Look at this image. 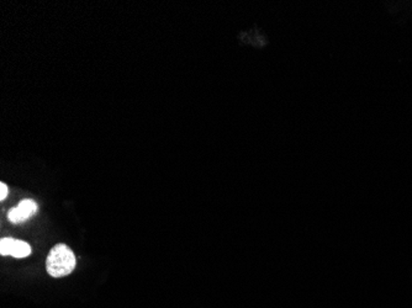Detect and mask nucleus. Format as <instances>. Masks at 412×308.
I'll use <instances>...</instances> for the list:
<instances>
[{"label": "nucleus", "instance_id": "1", "mask_svg": "<svg viewBox=\"0 0 412 308\" xmlns=\"http://www.w3.org/2000/svg\"><path fill=\"white\" fill-rule=\"evenodd\" d=\"M77 265L75 253L67 244H57L52 248L46 259V270L52 277L70 275Z\"/></svg>", "mask_w": 412, "mask_h": 308}, {"label": "nucleus", "instance_id": "2", "mask_svg": "<svg viewBox=\"0 0 412 308\" xmlns=\"http://www.w3.org/2000/svg\"><path fill=\"white\" fill-rule=\"evenodd\" d=\"M0 254L21 259L31 254V247L28 243L19 239L3 238L0 242Z\"/></svg>", "mask_w": 412, "mask_h": 308}, {"label": "nucleus", "instance_id": "3", "mask_svg": "<svg viewBox=\"0 0 412 308\" xmlns=\"http://www.w3.org/2000/svg\"><path fill=\"white\" fill-rule=\"evenodd\" d=\"M38 212V204L33 200H23L16 207L10 209L8 219L13 224H21Z\"/></svg>", "mask_w": 412, "mask_h": 308}, {"label": "nucleus", "instance_id": "4", "mask_svg": "<svg viewBox=\"0 0 412 308\" xmlns=\"http://www.w3.org/2000/svg\"><path fill=\"white\" fill-rule=\"evenodd\" d=\"M8 194H9V187H6L4 182H0V200H5Z\"/></svg>", "mask_w": 412, "mask_h": 308}]
</instances>
